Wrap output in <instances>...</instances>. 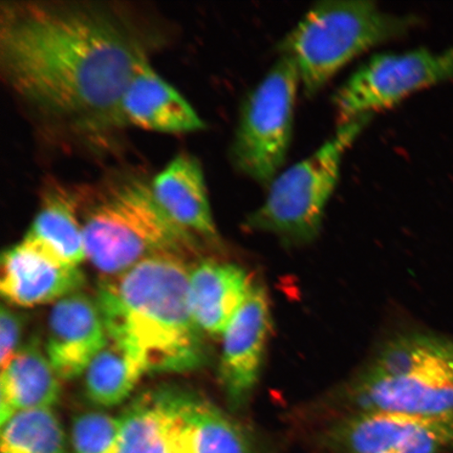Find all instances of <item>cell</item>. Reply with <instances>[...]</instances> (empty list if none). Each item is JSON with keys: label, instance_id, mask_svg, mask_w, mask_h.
Listing matches in <instances>:
<instances>
[{"label": "cell", "instance_id": "cell-1", "mask_svg": "<svg viewBox=\"0 0 453 453\" xmlns=\"http://www.w3.org/2000/svg\"><path fill=\"white\" fill-rule=\"evenodd\" d=\"M167 42L127 4L19 0L0 8V75L34 121L57 137L110 143L126 127L132 79Z\"/></svg>", "mask_w": 453, "mask_h": 453}, {"label": "cell", "instance_id": "cell-2", "mask_svg": "<svg viewBox=\"0 0 453 453\" xmlns=\"http://www.w3.org/2000/svg\"><path fill=\"white\" fill-rule=\"evenodd\" d=\"M189 272L186 258L158 255L99 283L96 300L107 336L144 375L190 372L207 360Z\"/></svg>", "mask_w": 453, "mask_h": 453}, {"label": "cell", "instance_id": "cell-3", "mask_svg": "<svg viewBox=\"0 0 453 453\" xmlns=\"http://www.w3.org/2000/svg\"><path fill=\"white\" fill-rule=\"evenodd\" d=\"M420 26L418 16L387 12L371 0L317 3L279 44L299 73L305 97L324 89L357 57Z\"/></svg>", "mask_w": 453, "mask_h": 453}, {"label": "cell", "instance_id": "cell-4", "mask_svg": "<svg viewBox=\"0 0 453 453\" xmlns=\"http://www.w3.org/2000/svg\"><path fill=\"white\" fill-rule=\"evenodd\" d=\"M81 224L87 259L104 277L122 274L158 255L187 259L200 243L167 218L150 185L140 180L113 183L94 197Z\"/></svg>", "mask_w": 453, "mask_h": 453}, {"label": "cell", "instance_id": "cell-5", "mask_svg": "<svg viewBox=\"0 0 453 453\" xmlns=\"http://www.w3.org/2000/svg\"><path fill=\"white\" fill-rule=\"evenodd\" d=\"M348 395L359 411L452 415L453 339L412 333L390 340Z\"/></svg>", "mask_w": 453, "mask_h": 453}, {"label": "cell", "instance_id": "cell-6", "mask_svg": "<svg viewBox=\"0 0 453 453\" xmlns=\"http://www.w3.org/2000/svg\"><path fill=\"white\" fill-rule=\"evenodd\" d=\"M372 117L338 126L336 133L313 154L277 175L267 187L262 205L247 218V228L276 235L292 245L313 242L338 185L344 156Z\"/></svg>", "mask_w": 453, "mask_h": 453}, {"label": "cell", "instance_id": "cell-7", "mask_svg": "<svg viewBox=\"0 0 453 453\" xmlns=\"http://www.w3.org/2000/svg\"><path fill=\"white\" fill-rule=\"evenodd\" d=\"M300 88L296 65L280 56L242 102L231 162L265 188L281 173L290 151Z\"/></svg>", "mask_w": 453, "mask_h": 453}, {"label": "cell", "instance_id": "cell-8", "mask_svg": "<svg viewBox=\"0 0 453 453\" xmlns=\"http://www.w3.org/2000/svg\"><path fill=\"white\" fill-rule=\"evenodd\" d=\"M453 81V42L375 54L337 88L332 102L338 126L392 109L413 94Z\"/></svg>", "mask_w": 453, "mask_h": 453}, {"label": "cell", "instance_id": "cell-9", "mask_svg": "<svg viewBox=\"0 0 453 453\" xmlns=\"http://www.w3.org/2000/svg\"><path fill=\"white\" fill-rule=\"evenodd\" d=\"M327 441L345 453H440L453 449V413L358 411L332 427Z\"/></svg>", "mask_w": 453, "mask_h": 453}, {"label": "cell", "instance_id": "cell-10", "mask_svg": "<svg viewBox=\"0 0 453 453\" xmlns=\"http://www.w3.org/2000/svg\"><path fill=\"white\" fill-rule=\"evenodd\" d=\"M169 453H252L243 430L202 395L156 389Z\"/></svg>", "mask_w": 453, "mask_h": 453}, {"label": "cell", "instance_id": "cell-11", "mask_svg": "<svg viewBox=\"0 0 453 453\" xmlns=\"http://www.w3.org/2000/svg\"><path fill=\"white\" fill-rule=\"evenodd\" d=\"M271 327L267 293L259 285L250 292L224 333L219 376L229 404H246L257 387Z\"/></svg>", "mask_w": 453, "mask_h": 453}, {"label": "cell", "instance_id": "cell-12", "mask_svg": "<svg viewBox=\"0 0 453 453\" xmlns=\"http://www.w3.org/2000/svg\"><path fill=\"white\" fill-rule=\"evenodd\" d=\"M107 340L97 300L79 291L53 304L44 350L60 380L83 375Z\"/></svg>", "mask_w": 453, "mask_h": 453}, {"label": "cell", "instance_id": "cell-13", "mask_svg": "<svg viewBox=\"0 0 453 453\" xmlns=\"http://www.w3.org/2000/svg\"><path fill=\"white\" fill-rule=\"evenodd\" d=\"M84 281L81 269L56 264L24 240L3 253L0 291L15 307L55 303L81 291Z\"/></svg>", "mask_w": 453, "mask_h": 453}, {"label": "cell", "instance_id": "cell-14", "mask_svg": "<svg viewBox=\"0 0 453 453\" xmlns=\"http://www.w3.org/2000/svg\"><path fill=\"white\" fill-rule=\"evenodd\" d=\"M167 218L198 242L219 243L201 163L189 154L175 156L150 183Z\"/></svg>", "mask_w": 453, "mask_h": 453}, {"label": "cell", "instance_id": "cell-15", "mask_svg": "<svg viewBox=\"0 0 453 453\" xmlns=\"http://www.w3.org/2000/svg\"><path fill=\"white\" fill-rule=\"evenodd\" d=\"M126 127L160 134L196 133L205 127L200 116L150 64L129 82L121 102Z\"/></svg>", "mask_w": 453, "mask_h": 453}, {"label": "cell", "instance_id": "cell-16", "mask_svg": "<svg viewBox=\"0 0 453 453\" xmlns=\"http://www.w3.org/2000/svg\"><path fill=\"white\" fill-rule=\"evenodd\" d=\"M82 196L64 185L44 187L41 208L24 241L65 267L79 268L85 253L82 224L78 218Z\"/></svg>", "mask_w": 453, "mask_h": 453}, {"label": "cell", "instance_id": "cell-17", "mask_svg": "<svg viewBox=\"0 0 453 453\" xmlns=\"http://www.w3.org/2000/svg\"><path fill=\"white\" fill-rule=\"evenodd\" d=\"M251 288L246 272L236 265L205 259L191 267V308L203 335L222 337Z\"/></svg>", "mask_w": 453, "mask_h": 453}, {"label": "cell", "instance_id": "cell-18", "mask_svg": "<svg viewBox=\"0 0 453 453\" xmlns=\"http://www.w3.org/2000/svg\"><path fill=\"white\" fill-rule=\"evenodd\" d=\"M60 378L37 338L21 347L0 379V422L15 413L52 409L60 396Z\"/></svg>", "mask_w": 453, "mask_h": 453}, {"label": "cell", "instance_id": "cell-19", "mask_svg": "<svg viewBox=\"0 0 453 453\" xmlns=\"http://www.w3.org/2000/svg\"><path fill=\"white\" fill-rule=\"evenodd\" d=\"M142 376L139 366L109 339L84 372L85 395L93 404L109 409L123 403Z\"/></svg>", "mask_w": 453, "mask_h": 453}, {"label": "cell", "instance_id": "cell-20", "mask_svg": "<svg viewBox=\"0 0 453 453\" xmlns=\"http://www.w3.org/2000/svg\"><path fill=\"white\" fill-rule=\"evenodd\" d=\"M0 453H65V434L52 409L15 413L2 425Z\"/></svg>", "mask_w": 453, "mask_h": 453}, {"label": "cell", "instance_id": "cell-21", "mask_svg": "<svg viewBox=\"0 0 453 453\" xmlns=\"http://www.w3.org/2000/svg\"><path fill=\"white\" fill-rule=\"evenodd\" d=\"M119 453H169L156 389L141 394L122 412Z\"/></svg>", "mask_w": 453, "mask_h": 453}, {"label": "cell", "instance_id": "cell-22", "mask_svg": "<svg viewBox=\"0 0 453 453\" xmlns=\"http://www.w3.org/2000/svg\"><path fill=\"white\" fill-rule=\"evenodd\" d=\"M121 418L104 411H87L73 418V453H119Z\"/></svg>", "mask_w": 453, "mask_h": 453}, {"label": "cell", "instance_id": "cell-23", "mask_svg": "<svg viewBox=\"0 0 453 453\" xmlns=\"http://www.w3.org/2000/svg\"><path fill=\"white\" fill-rule=\"evenodd\" d=\"M22 319L14 311L4 304L0 311V365L2 370L10 364L20 349Z\"/></svg>", "mask_w": 453, "mask_h": 453}, {"label": "cell", "instance_id": "cell-24", "mask_svg": "<svg viewBox=\"0 0 453 453\" xmlns=\"http://www.w3.org/2000/svg\"><path fill=\"white\" fill-rule=\"evenodd\" d=\"M383 453H388V452H383Z\"/></svg>", "mask_w": 453, "mask_h": 453}]
</instances>
